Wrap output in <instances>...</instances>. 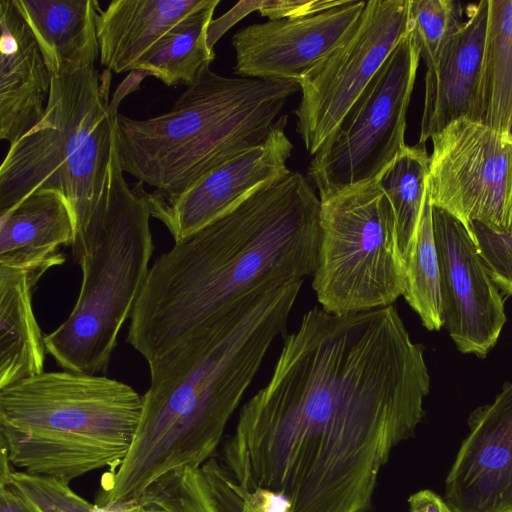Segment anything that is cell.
<instances>
[{"mask_svg":"<svg viewBox=\"0 0 512 512\" xmlns=\"http://www.w3.org/2000/svg\"><path fill=\"white\" fill-rule=\"evenodd\" d=\"M75 218L67 199L58 191L31 192L0 212V266L33 268L65 262L62 246H72Z\"/></svg>","mask_w":512,"mask_h":512,"instance_id":"cell-18","label":"cell"},{"mask_svg":"<svg viewBox=\"0 0 512 512\" xmlns=\"http://www.w3.org/2000/svg\"><path fill=\"white\" fill-rule=\"evenodd\" d=\"M217 460L172 470L151 483L125 512H228L216 475Z\"/></svg>","mask_w":512,"mask_h":512,"instance_id":"cell-24","label":"cell"},{"mask_svg":"<svg viewBox=\"0 0 512 512\" xmlns=\"http://www.w3.org/2000/svg\"><path fill=\"white\" fill-rule=\"evenodd\" d=\"M12 464L1 446L0 460V512H40L22 494L13 480Z\"/></svg>","mask_w":512,"mask_h":512,"instance_id":"cell-31","label":"cell"},{"mask_svg":"<svg viewBox=\"0 0 512 512\" xmlns=\"http://www.w3.org/2000/svg\"><path fill=\"white\" fill-rule=\"evenodd\" d=\"M303 281L257 292L149 366L133 443L104 484L103 505L137 498L162 475L213 458Z\"/></svg>","mask_w":512,"mask_h":512,"instance_id":"cell-3","label":"cell"},{"mask_svg":"<svg viewBox=\"0 0 512 512\" xmlns=\"http://www.w3.org/2000/svg\"><path fill=\"white\" fill-rule=\"evenodd\" d=\"M95 30L52 74L42 119L10 145L0 166V212L40 189L60 192L76 223H88L108 172L117 114L108 113L111 71L96 66ZM76 238V237H75Z\"/></svg>","mask_w":512,"mask_h":512,"instance_id":"cell-7","label":"cell"},{"mask_svg":"<svg viewBox=\"0 0 512 512\" xmlns=\"http://www.w3.org/2000/svg\"><path fill=\"white\" fill-rule=\"evenodd\" d=\"M54 266H0V389L43 371L46 345L32 297L42 275Z\"/></svg>","mask_w":512,"mask_h":512,"instance_id":"cell-20","label":"cell"},{"mask_svg":"<svg viewBox=\"0 0 512 512\" xmlns=\"http://www.w3.org/2000/svg\"><path fill=\"white\" fill-rule=\"evenodd\" d=\"M320 199L312 288L333 314L370 311L403 296L406 275L392 204L374 179Z\"/></svg>","mask_w":512,"mask_h":512,"instance_id":"cell-8","label":"cell"},{"mask_svg":"<svg viewBox=\"0 0 512 512\" xmlns=\"http://www.w3.org/2000/svg\"><path fill=\"white\" fill-rule=\"evenodd\" d=\"M512 116V0H488V22L473 121L505 136Z\"/></svg>","mask_w":512,"mask_h":512,"instance_id":"cell-21","label":"cell"},{"mask_svg":"<svg viewBox=\"0 0 512 512\" xmlns=\"http://www.w3.org/2000/svg\"><path fill=\"white\" fill-rule=\"evenodd\" d=\"M22 494L40 512H125V503L92 504L75 493L70 483L51 477L13 472Z\"/></svg>","mask_w":512,"mask_h":512,"instance_id":"cell-28","label":"cell"},{"mask_svg":"<svg viewBox=\"0 0 512 512\" xmlns=\"http://www.w3.org/2000/svg\"><path fill=\"white\" fill-rule=\"evenodd\" d=\"M409 512H453L444 499L431 490H421L409 499Z\"/></svg>","mask_w":512,"mask_h":512,"instance_id":"cell-32","label":"cell"},{"mask_svg":"<svg viewBox=\"0 0 512 512\" xmlns=\"http://www.w3.org/2000/svg\"><path fill=\"white\" fill-rule=\"evenodd\" d=\"M142 396L104 375L42 372L0 389V439L22 472L66 482L116 469L133 443Z\"/></svg>","mask_w":512,"mask_h":512,"instance_id":"cell-5","label":"cell"},{"mask_svg":"<svg viewBox=\"0 0 512 512\" xmlns=\"http://www.w3.org/2000/svg\"><path fill=\"white\" fill-rule=\"evenodd\" d=\"M472 233L486 270L505 295L512 296V233L472 223Z\"/></svg>","mask_w":512,"mask_h":512,"instance_id":"cell-29","label":"cell"},{"mask_svg":"<svg viewBox=\"0 0 512 512\" xmlns=\"http://www.w3.org/2000/svg\"><path fill=\"white\" fill-rule=\"evenodd\" d=\"M421 55L408 31L357 99L307 175L319 198L376 178L407 146V113Z\"/></svg>","mask_w":512,"mask_h":512,"instance_id":"cell-9","label":"cell"},{"mask_svg":"<svg viewBox=\"0 0 512 512\" xmlns=\"http://www.w3.org/2000/svg\"><path fill=\"white\" fill-rule=\"evenodd\" d=\"M424 346L397 309L307 311L223 448L241 492L285 495L291 512H367L392 451L425 415Z\"/></svg>","mask_w":512,"mask_h":512,"instance_id":"cell-1","label":"cell"},{"mask_svg":"<svg viewBox=\"0 0 512 512\" xmlns=\"http://www.w3.org/2000/svg\"><path fill=\"white\" fill-rule=\"evenodd\" d=\"M208 0H113L95 2L100 64L116 74L133 71L141 58L173 26Z\"/></svg>","mask_w":512,"mask_h":512,"instance_id":"cell-19","label":"cell"},{"mask_svg":"<svg viewBox=\"0 0 512 512\" xmlns=\"http://www.w3.org/2000/svg\"><path fill=\"white\" fill-rule=\"evenodd\" d=\"M467 20L425 74L418 143L460 119H473L488 22V0L466 6Z\"/></svg>","mask_w":512,"mask_h":512,"instance_id":"cell-16","label":"cell"},{"mask_svg":"<svg viewBox=\"0 0 512 512\" xmlns=\"http://www.w3.org/2000/svg\"><path fill=\"white\" fill-rule=\"evenodd\" d=\"M505 138L509 141H512V116L510 119V123H509L508 129H507V132L505 134Z\"/></svg>","mask_w":512,"mask_h":512,"instance_id":"cell-34","label":"cell"},{"mask_svg":"<svg viewBox=\"0 0 512 512\" xmlns=\"http://www.w3.org/2000/svg\"><path fill=\"white\" fill-rule=\"evenodd\" d=\"M320 199L287 171L156 258L130 316L129 344L148 365L251 295L316 269Z\"/></svg>","mask_w":512,"mask_h":512,"instance_id":"cell-2","label":"cell"},{"mask_svg":"<svg viewBox=\"0 0 512 512\" xmlns=\"http://www.w3.org/2000/svg\"><path fill=\"white\" fill-rule=\"evenodd\" d=\"M409 0H370L348 36L297 83L296 132L314 156L327 145L400 39Z\"/></svg>","mask_w":512,"mask_h":512,"instance_id":"cell-10","label":"cell"},{"mask_svg":"<svg viewBox=\"0 0 512 512\" xmlns=\"http://www.w3.org/2000/svg\"><path fill=\"white\" fill-rule=\"evenodd\" d=\"M403 261L406 275L403 297L423 326L430 331L440 330L444 326L440 270L428 190L416 235Z\"/></svg>","mask_w":512,"mask_h":512,"instance_id":"cell-26","label":"cell"},{"mask_svg":"<svg viewBox=\"0 0 512 512\" xmlns=\"http://www.w3.org/2000/svg\"><path fill=\"white\" fill-rule=\"evenodd\" d=\"M146 76H150V74L147 71H131L129 76L125 78L123 83L116 90L114 97L109 104L108 113L118 114V103L125 97V95L138 89L141 80Z\"/></svg>","mask_w":512,"mask_h":512,"instance_id":"cell-33","label":"cell"},{"mask_svg":"<svg viewBox=\"0 0 512 512\" xmlns=\"http://www.w3.org/2000/svg\"><path fill=\"white\" fill-rule=\"evenodd\" d=\"M429 163L425 144L407 145L378 175L379 185L394 210L403 259L416 235L426 200Z\"/></svg>","mask_w":512,"mask_h":512,"instance_id":"cell-25","label":"cell"},{"mask_svg":"<svg viewBox=\"0 0 512 512\" xmlns=\"http://www.w3.org/2000/svg\"><path fill=\"white\" fill-rule=\"evenodd\" d=\"M365 4L344 0L320 13L242 28L232 37L234 73L242 78L298 82L348 36Z\"/></svg>","mask_w":512,"mask_h":512,"instance_id":"cell-14","label":"cell"},{"mask_svg":"<svg viewBox=\"0 0 512 512\" xmlns=\"http://www.w3.org/2000/svg\"><path fill=\"white\" fill-rule=\"evenodd\" d=\"M281 115L266 140L212 169L178 194L148 193L151 216L161 221L174 242L206 226L266 181L289 171L293 144Z\"/></svg>","mask_w":512,"mask_h":512,"instance_id":"cell-13","label":"cell"},{"mask_svg":"<svg viewBox=\"0 0 512 512\" xmlns=\"http://www.w3.org/2000/svg\"><path fill=\"white\" fill-rule=\"evenodd\" d=\"M220 0H208L167 31L141 58L135 70L147 71L167 86L194 83L215 58L208 29Z\"/></svg>","mask_w":512,"mask_h":512,"instance_id":"cell-22","label":"cell"},{"mask_svg":"<svg viewBox=\"0 0 512 512\" xmlns=\"http://www.w3.org/2000/svg\"><path fill=\"white\" fill-rule=\"evenodd\" d=\"M295 81L230 78L206 66L167 112L147 119L117 114L114 140L124 173L162 194L262 144Z\"/></svg>","mask_w":512,"mask_h":512,"instance_id":"cell-4","label":"cell"},{"mask_svg":"<svg viewBox=\"0 0 512 512\" xmlns=\"http://www.w3.org/2000/svg\"><path fill=\"white\" fill-rule=\"evenodd\" d=\"M123 173L114 140L101 194L71 246L82 270L77 301L68 318L44 336L47 352L66 371H107L150 270L148 193L139 181L129 186Z\"/></svg>","mask_w":512,"mask_h":512,"instance_id":"cell-6","label":"cell"},{"mask_svg":"<svg viewBox=\"0 0 512 512\" xmlns=\"http://www.w3.org/2000/svg\"><path fill=\"white\" fill-rule=\"evenodd\" d=\"M96 0H14L52 74L95 30Z\"/></svg>","mask_w":512,"mask_h":512,"instance_id":"cell-23","label":"cell"},{"mask_svg":"<svg viewBox=\"0 0 512 512\" xmlns=\"http://www.w3.org/2000/svg\"><path fill=\"white\" fill-rule=\"evenodd\" d=\"M432 219L444 326L458 350L485 357L506 323L504 300L465 226L433 205Z\"/></svg>","mask_w":512,"mask_h":512,"instance_id":"cell-12","label":"cell"},{"mask_svg":"<svg viewBox=\"0 0 512 512\" xmlns=\"http://www.w3.org/2000/svg\"><path fill=\"white\" fill-rule=\"evenodd\" d=\"M448 473L445 502L453 512H512V381L475 409Z\"/></svg>","mask_w":512,"mask_h":512,"instance_id":"cell-15","label":"cell"},{"mask_svg":"<svg viewBox=\"0 0 512 512\" xmlns=\"http://www.w3.org/2000/svg\"><path fill=\"white\" fill-rule=\"evenodd\" d=\"M509 233H512V226H511V228H510V231H509Z\"/></svg>","mask_w":512,"mask_h":512,"instance_id":"cell-35","label":"cell"},{"mask_svg":"<svg viewBox=\"0 0 512 512\" xmlns=\"http://www.w3.org/2000/svg\"><path fill=\"white\" fill-rule=\"evenodd\" d=\"M431 140L427 178L431 204L456 217L473 240V222L509 232L512 141L468 118L450 123Z\"/></svg>","mask_w":512,"mask_h":512,"instance_id":"cell-11","label":"cell"},{"mask_svg":"<svg viewBox=\"0 0 512 512\" xmlns=\"http://www.w3.org/2000/svg\"><path fill=\"white\" fill-rule=\"evenodd\" d=\"M343 2L344 0H266L259 1L258 11L270 20L296 18L320 13Z\"/></svg>","mask_w":512,"mask_h":512,"instance_id":"cell-30","label":"cell"},{"mask_svg":"<svg viewBox=\"0 0 512 512\" xmlns=\"http://www.w3.org/2000/svg\"><path fill=\"white\" fill-rule=\"evenodd\" d=\"M0 138L10 145L44 116L52 73L14 0L0 1Z\"/></svg>","mask_w":512,"mask_h":512,"instance_id":"cell-17","label":"cell"},{"mask_svg":"<svg viewBox=\"0 0 512 512\" xmlns=\"http://www.w3.org/2000/svg\"><path fill=\"white\" fill-rule=\"evenodd\" d=\"M466 7L455 0H409L408 24L421 58L433 65L464 24Z\"/></svg>","mask_w":512,"mask_h":512,"instance_id":"cell-27","label":"cell"}]
</instances>
